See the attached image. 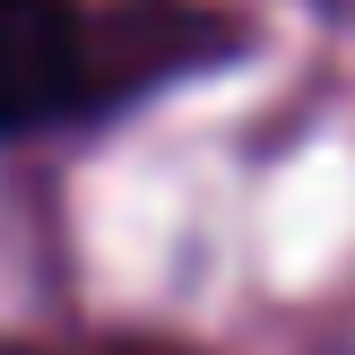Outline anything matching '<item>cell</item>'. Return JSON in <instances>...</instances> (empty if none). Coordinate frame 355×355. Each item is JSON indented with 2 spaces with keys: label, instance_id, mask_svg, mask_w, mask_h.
<instances>
[{
  "label": "cell",
  "instance_id": "1",
  "mask_svg": "<svg viewBox=\"0 0 355 355\" xmlns=\"http://www.w3.org/2000/svg\"><path fill=\"white\" fill-rule=\"evenodd\" d=\"M78 17L69 0H0V130L61 113L78 96Z\"/></svg>",
  "mask_w": 355,
  "mask_h": 355
}]
</instances>
